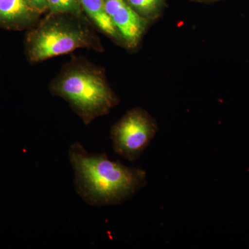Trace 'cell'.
Returning <instances> with one entry per match:
<instances>
[{"mask_svg":"<svg viewBox=\"0 0 249 249\" xmlns=\"http://www.w3.org/2000/svg\"><path fill=\"white\" fill-rule=\"evenodd\" d=\"M69 159L76 193L90 206L122 204L147 184L143 170L109 160L106 152L90 154L78 142L70 147Z\"/></svg>","mask_w":249,"mask_h":249,"instance_id":"1","label":"cell"},{"mask_svg":"<svg viewBox=\"0 0 249 249\" xmlns=\"http://www.w3.org/2000/svg\"><path fill=\"white\" fill-rule=\"evenodd\" d=\"M50 89L54 96L68 102L85 124L108 114L119 102L102 72L87 63L68 65Z\"/></svg>","mask_w":249,"mask_h":249,"instance_id":"2","label":"cell"},{"mask_svg":"<svg viewBox=\"0 0 249 249\" xmlns=\"http://www.w3.org/2000/svg\"><path fill=\"white\" fill-rule=\"evenodd\" d=\"M55 15L28 34L27 51L31 62H42L91 45L88 30L76 19Z\"/></svg>","mask_w":249,"mask_h":249,"instance_id":"3","label":"cell"},{"mask_svg":"<svg viewBox=\"0 0 249 249\" xmlns=\"http://www.w3.org/2000/svg\"><path fill=\"white\" fill-rule=\"evenodd\" d=\"M158 127L147 111L137 107L127 111L111 127L110 139L117 155L134 161L155 138Z\"/></svg>","mask_w":249,"mask_h":249,"instance_id":"4","label":"cell"},{"mask_svg":"<svg viewBox=\"0 0 249 249\" xmlns=\"http://www.w3.org/2000/svg\"><path fill=\"white\" fill-rule=\"evenodd\" d=\"M104 2L106 12L125 45L129 48L137 47L146 27V20L126 0H104Z\"/></svg>","mask_w":249,"mask_h":249,"instance_id":"5","label":"cell"},{"mask_svg":"<svg viewBox=\"0 0 249 249\" xmlns=\"http://www.w3.org/2000/svg\"><path fill=\"white\" fill-rule=\"evenodd\" d=\"M40 14L28 0H0V26L22 29L36 22Z\"/></svg>","mask_w":249,"mask_h":249,"instance_id":"6","label":"cell"},{"mask_svg":"<svg viewBox=\"0 0 249 249\" xmlns=\"http://www.w3.org/2000/svg\"><path fill=\"white\" fill-rule=\"evenodd\" d=\"M82 9L90 19L104 34L114 38L119 37L111 19L106 12L104 0H79Z\"/></svg>","mask_w":249,"mask_h":249,"instance_id":"7","label":"cell"},{"mask_svg":"<svg viewBox=\"0 0 249 249\" xmlns=\"http://www.w3.org/2000/svg\"><path fill=\"white\" fill-rule=\"evenodd\" d=\"M48 9L52 14H70L79 16L81 5L79 0H48Z\"/></svg>","mask_w":249,"mask_h":249,"instance_id":"8","label":"cell"},{"mask_svg":"<svg viewBox=\"0 0 249 249\" xmlns=\"http://www.w3.org/2000/svg\"><path fill=\"white\" fill-rule=\"evenodd\" d=\"M162 0H126L127 4L142 17L150 16L160 9Z\"/></svg>","mask_w":249,"mask_h":249,"instance_id":"9","label":"cell"},{"mask_svg":"<svg viewBox=\"0 0 249 249\" xmlns=\"http://www.w3.org/2000/svg\"><path fill=\"white\" fill-rule=\"evenodd\" d=\"M31 6L37 12L42 14L48 9V0H28Z\"/></svg>","mask_w":249,"mask_h":249,"instance_id":"10","label":"cell"}]
</instances>
